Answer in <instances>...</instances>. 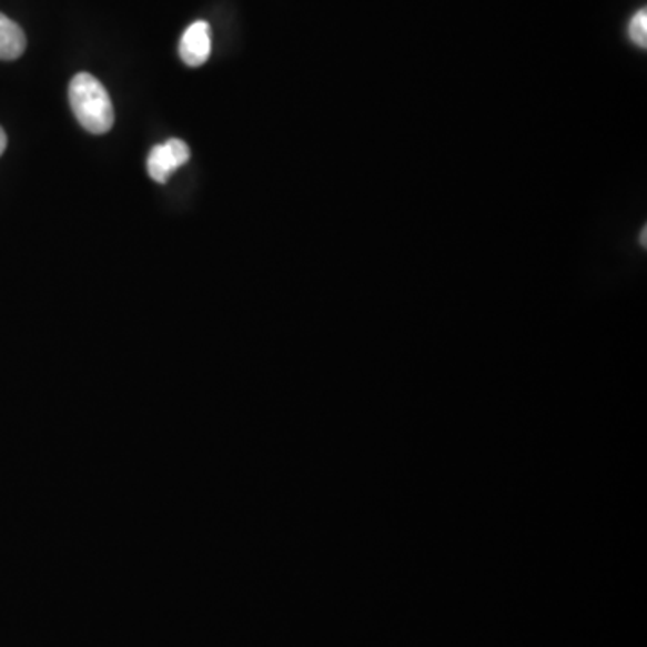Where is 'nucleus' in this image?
<instances>
[{"label":"nucleus","instance_id":"7ed1b4c3","mask_svg":"<svg viewBox=\"0 0 647 647\" xmlns=\"http://www.w3.org/2000/svg\"><path fill=\"white\" fill-rule=\"evenodd\" d=\"M211 57V28L205 20L194 22L185 29L180 40V58L185 65L202 67Z\"/></svg>","mask_w":647,"mask_h":647},{"label":"nucleus","instance_id":"20e7f679","mask_svg":"<svg viewBox=\"0 0 647 647\" xmlns=\"http://www.w3.org/2000/svg\"><path fill=\"white\" fill-rule=\"evenodd\" d=\"M28 46L26 33L17 22L0 13V60L11 62L22 57Z\"/></svg>","mask_w":647,"mask_h":647},{"label":"nucleus","instance_id":"f03ea898","mask_svg":"<svg viewBox=\"0 0 647 647\" xmlns=\"http://www.w3.org/2000/svg\"><path fill=\"white\" fill-rule=\"evenodd\" d=\"M191 159V150L184 141L171 139L152 148L148 155V173L159 184H165L173 171L188 164Z\"/></svg>","mask_w":647,"mask_h":647},{"label":"nucleus","instance_id":"39448f33","mask_svg":"<svg viewBox=\"0 0 647 647\" xmlns=\"http://www.w3.org/2000/svg\"><path fill=\"white\" fill-rule=\"evenodd\" d=\"M629 39L638 48H647V11L640 10L634 14V19L629 20L628 28Z\"/></svg>","mask_w":647,"mask_h":647},{"label":"nucleus","instance_id":"f257e3e1","mask_svg":"<svg viewBox=\"0 0 647 647\" xmlns=\"http://www.w3.org/2000/svg\"><path fill=\"white\" fill-rule=\"evenodd\" d=\"M69 101L72 112L87 132L101 135L114 127V104L109 92L101 85V81L89 72H80L72 78Z\"/></svg>","mask_w":647,"mask_h":647},{"label":"nucleus","instance_id":"423d86ee","mask_svg":"<svg viewBox=\"0 0 647 647\" xmlns=\"http://www.w3.org/2000/svg\"><path fill=\"white\" fill-rule=\"evenodd\" d=\"M6 146H8V138H6L4 130L0 128V155L4 153Z\"/></svg>","mask_w":647,"mask_h":647},{"label":"nucleus","instance_id":"0eeeda50","mask_svg":"<svg viewBox=\"0 0 647 647\" xmlns=\"http://www.w3.org/2000/svg\"><path fill=\"white\" fill-rule=\"evenodd\" d=\"M640 240H643V245L646 246V229H644L643 237H640Z\"/></svg>","mask_w":647,"mask_h":647}]
</instances>
